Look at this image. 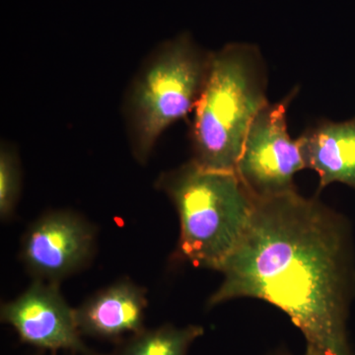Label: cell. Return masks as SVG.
I'll use <instances>...</instances> for the list:
<instances>
[{"label":"cell","instance_id":"1","mask_svg":"<svg viewBox=\"0 0 355 355\" xmlns=\"http://www.w3.org/2000/svg\"><path fill=\"white\" fill-rule=\"evenodd\" d=\"M209 305L258 298L277 306L303 334L312 355H352L347 308L354 268L342 217L297 190L254 198L246 233L222 266Z\"/></svg>","mask_w":355,"mask_h":355},{"label":"cell","instance_id":"2","mask_svg":"<svg viewBox=\"0 0 355 355\" xmlns=\"http://www.w3.org/2000/svg\"><path fill=\"white\" fill-rule=\"evenodd\" d=\"M260 50L232 43L212 53L209 76L193 110L191 160L207 169L236 172L252 121L268 103Z\"/></svg>","mask_w":355,"mask_h":355},{"label":"cell","instance_id":"3","mask_svg":"<svg viewBox=\"0 0 355 355\" xmlns=\"http://www.w3.org/2000/svg\"><path fill=\"white\" fill-rule=\"evenodd\" d=\"M180 219L178 254L197 268L220 270L246 233L254 197L237 173L207 169L191 160L159 176Z\"/></svg>","mask_w":355,"mask_h":355},{"label":"cell","instance_id":"4","mask_svg":"<svg viewBox=\"0 0 355 355\" xmlns=\"http://www.w3.org/2000/svg\"><path fill=\"white\" fill-rule=\"evenodd\" d=\"M211 57L190 35L182 34L161 44L140 69L128 94L125 116L132 154L141 164L162 133L195 110Z\"/></svg>","mask_w":355,"mask_h":355},{"label":"cell","instance_id":"5","mask_svg":"<svg viewBox=\"0 0 355 355\" xmlns=\"http://www.w3.org/2000/svg\"><path fill=\"white\" fill-rule=\"evenodd\" d=\"M297 89L282 101L268 102L248 130L236 173L254 198L295 191L294 175L306 169L298 139L287 130L286 111Z\"/></svg>","mask_w":355,"mask_h":355},{"label":"cell","instance_id":"6","mask_svg":"<svg viewBox=\"0 0 355 355\" xmlns=\"http://www.w3.org/2000/svg\"><path fill=\"white\" fill-rule=\"evenodd\" d=\"M95 239V228L83 216L70 210L51 211L26 231L21 261L35 279L60 284L87 266Z\"/></svg>","mask_w":355,"mask_h":355},{"label":"cell","instance_id":"7","mask_svg":"<svg viewBox=\"0 0 355 355\" xmlns=\"http://www.w3.org/2000/svg\"><path fill=\"white\" fill-rule=\"evenodd\" d=\"M0 317L27 345L42 349L97 355L84 345L76 309L65 301L55 282L35 279L19 297L1 306Z\"/></svg>","mask_w":355,"mask_h":355},{"label":"cell","instance_id":"8","mask_svg":"<svg viewBox=\"0 0 355 355\" xmlns=\"http://www.w3.org/2000/svg\"><path fill=\"white\" fill-rule=\"evenodd\" d=\"M148 305L147 291L128 279L118 280L96 292L76 309L77 326L83 336L121 340L144 330Z\"/></svg>","mask_w":355,"mask_h":355},{"label":"cell","instance_id":"9","mask_svg":"<svg viewBox=\"0 0 355 355\" xmlns=\"http://www.w3.org/2000/svg\"><path fill=\"white\" fill-rule=\"evenodd\" d=\"M298 141L306 168L319 176V191L333 183L355 190V116L342 123L320 121Z\"/></svg>","mask_w":355,"mask_h":355},{"label":"cell","instance_id":"10","mask_svg":"<svg viewBox=\"0 0 355 355\" xmlns=\"http://www.w3.org/2000/svg\"><path fill=\"white\" fill-rule=\"evenodd\" d=\"M205 333L202 327L189 324L178 328L164 324L130 336L113 355H187L196 340Z\"/></svg>","mask_w":355,"mask_h":355},{"label":"cell","instance_id":"11","mask_svg":"<svg viewBox=\"0 0 355 355\" xmlns=\"http://www.w3.org/2000/svg\"><path fill=\"white\" fill-rule=\"evenodd\" d=\"M21 190L19 159L11 147L2 146L0 150V216H12Z\"/></svg>","mask_w":355,"mask_h":355},{"label":"cell","instance_id":"12","mask_svg":"<svg viewBox=\"0 0 355 355\" xmlns=\"http://www.w3.org/2000/svg\"><path fill=\"white\" fill-rule=\"evenodd\" d=\"M304 355H312V354H308V352H306Z\"/></svg>","mask_w":355,"mask_h":355}]
</instances>
